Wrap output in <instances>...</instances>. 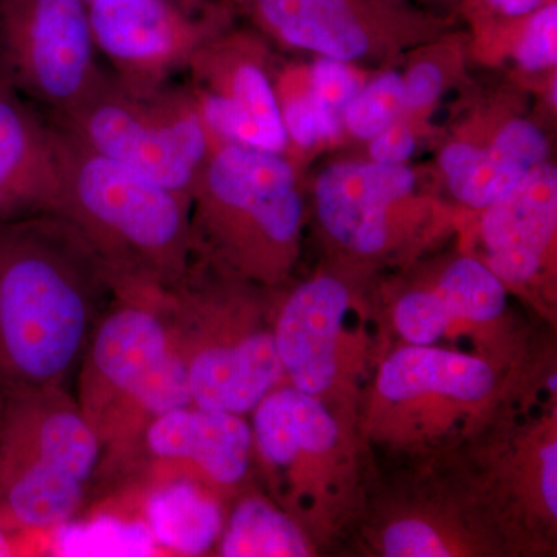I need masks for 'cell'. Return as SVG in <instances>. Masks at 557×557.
<instances>
[{"instance_id": "cell-1", "label": "cell", "mask_w": 557, "mask_h": 557, "mask_svg": "<svg viewBox=\"0 0 557 557\" xmlns=\"http://www.w3.org/2000/svg\"><path fill=\"white\" fill-rule=\"evenodd\" d=\"M113 295L108 267L69 220L0 223V397L69 388Z\"/></svg>"}, {"instance_id": "cell-2", "label": "cell", "mask_w": 557, "mask_h": 557, "mask_svg": "<svg viewBox=\"0 0 557 557\" xmlns=\"http://www.w3.org/2000/svg\"><path fill=\"white\" fill-rule=\"evenodd\" d=\"M57 126L64 175L58 215L89 242L113 284L177 285L193 259L188 197Z\"/></svg>"}, {"instance_id": "cell-3", "label": "cell", "mask_w": 557, "mask_h": 557, "mask_svg": "<svg viewBox=\"0 0 557 557\" xmlns=\"http://www.w3.org/2000/svg\"><path fill=\"white\" fill-rule=\"evenodd\" d=\"M75 399L100 440L101 468L127 453L156 418L193 405L166 289L115 287L81 358Z\"/></svg>"}, {"instance_id": "cell-4", "label": "cell", "mask_w": 557, "mask_h": 557, "mask_svg": "<svg viewBox=\"0 0 557 557\" xmlns=\"http://www.w3.org/2000/svg\"><path fill=\"white\" fill-rule=\"evenodd\" d=\"M102 463L69 388L0 397V527L46 533L78 518Z\"/></svg>"}, {"instance_id": "cell-5", "label": "cell", "mask_w": 557, "mask_h": 557, "mask_svg": "<svg viewBox=\"0 0 557 557\" xmlns=\"http://www.w3.org/2000/svg\"><path fill=\"white\" fill-rule=\"evenodd\" d=\"M50 119L83 145L188 199L209 157L208 129L193 94L171 83L137 91L101 72L75 104Z\"/></svg>"}, {"instance_id": "cell-6", "label": "cell", "mask_w": 557, "mask_h": 557, "mask_svg": "<svg viewBox=\"0 0 557 557\" xmlns=\"http://www.w3.org/2000/svg\"><path fill=\"white\" fill-rule=\"evenodd\" d=\"M300 215L302 203L287 161L234 143L209 153L190 190V240L214 237L242 258L258 259V248L289 244Z\"/></svg>"}, {"instance_id": "cell-7", "label": "cell", "mask_w": 557, "mask_h": 557, "mask_svg": "<svg viewBox=\"0 0 557 557\" xmlns=\"http://www.w3.org/2000/svg\"><path fill=\"white\" fill-rule=\"evenodd\" d=\"M84 0H0V86L49 109L70 108L102 70Z\"/></svg>"}, {"instance_id": "cell-8", "label": "cell", "mask_w": 557, "mask_h": 557, "mask_svg": "<svg viewBox=\"0 0 557 557\" xmlns=\"http://www.w3.org/2000/svg\"><path fill=\"white\" fill-rule=\"evenodd\" d=\"M252 443L242 416L189 405L156 418L98 478H134L132 487L141 494L175 479L194 480L211 491L236 486L247 475Z\"/></svg>"}, {"instance_id": "cell-9", "label": "cell", "mask_w": 557, "mask_h": 557, "mask_svg": "<svg viewBox=\"0 0 557 557\" xmlns=\"http://www.w3.org/2000/svg\"><path fill=\"white\" fill-rule=\"evenodd\" d=\"M87 10L95 47L112 64L113 76L137 91L170 84L214 21L193 16L172 0H94Z\"/></svg>"}, {"instance_id": "cell-10", "label": "cell", "mask_w": 557, "mask_h": 557, "mask_svg": "<svg viewBox=\"0 0 557 557\" xmlns=\"http://www.w3.org/2000/svg\"><path fill=\"white\" fill-rule=\"evenodd\" d=\"M62 188L57 124L0 86V223L58 214Z\"/></svg>"}, {"instance_id": "cell-11", "label": "cell", "mask_w": 557, "mask_h": 557, "mask_svg": "<svg viewBox=\"0 0 557 557\" xmlns=\"http://www.w3.org/2000/svg\"><path fill=\"white\" fill-rule=\"evenodd\" d=\"M197 83L193 94L208 131L234 145L278 153L287 129L265 72L252 61H236L220 73L193 53L188 65Z\"/></svg>"}, {"instance_id": "cell-12", "label": "cell", "mask_w": 557, "mask_h": 557, "mask_svg": "<svg viewBox=\"0 0 557 557\" xmlns=\"http://www.w3.org/2000/svg\"><path fill=\"white\" fill-rule=\"evenodd\" d=\"M416 175L401 164H333L318 180L319 218L341 244L362 255L386 245V212L408 196Z\"/></svg>"}, {"instance_id": "cell-13", "label": "cell", "mask_w": 557, "mask_h": 557, "mask_svg": "<svg viewBox=\"0 0 557 557\" xmlns=\"http://www.w3.org/2000/svg\"><path fill=\"white\" fill-rule=\"evenodd\" d=\"M348 307L341 282L321 277L304 284L285 304L274 344L293 387L310 395L329 391L336 376V344Z\"/></svg>"}, {"instance_id": "cell-14", "label": "cell", "mask_w": 557, "mask_h": 557, "mask_svg": "<svg viewBox=\"0 0 557 557\" xmlns=\"http://www.w3.org/2000/svg\"><path fill=\"white\" fill-rule=\"evenodd\" d=\"M557 222V172L539 164L483 219L490 270L509 284L530 281L541 267Z\"/></svg>"}, {"instance_id": "cell-15", "label": "cell", "mask_w": 557, "mask_h": 557, "mask_svg": "<svg viewBox=\"0 0 557 557\" xmlns=\"http://www.w3.org/2000/svg\"><path fill=\"white\" fill-rule=\"evenodd\" d=\"M183 362L193 405L236 416L258 408L285 375L270 332H256L237 346L200 351Z\"/></svg>"}, {"instance_id": "cell-16", "label": "cell", "mask_w": 557, "mask_h": 557, "mask_svg": "<svg viewBox=\"0 0 557 557\" xmlns=\"http://www.w3.org/2000/svg\"><path fill=\"white\" fill-rule=\"evenodd\" d=\"M547 139L534 124L512 121L491 148L456 143L445 149L442 168L454 196L472 208H490L544 163Z\"/></svg>"}, {"instance_id": "cell-17", "label": "cell", "mask_w": 557, "mask_h": 557, "mask_svg": "<svg viewBox=\"0 0 557 557\" xmlns=\"http://www.w3.org/2000/svg\"><path fill=\"white\" fill-rule=\"evenodd\" d=\"M269 30L299 49L339 61L361 58L369 33L358 0H247Z\"/></svg>"}, {"instance_id": "cell-18", "label": "cell", "mask_w": 557, "mask_h": 557, "mask_svg": "<svg viewBox=\"0 0 557 557\" xmlns=\"http://www.w3.org/2000/svg\"><path fill=\"white\" fill-rule=\"evenodd\" d=\"M494 373L482 359L428 346L405 347L381 369L379 388L391 401L426 394L479 401L491 394Z\"/></svg>"}, {"instance_id": "cell-19", "label": "cell", "mask_w": 557, "mask_h": 557, "mask_svg": "<svg viewBox=\"0 0 557 557\" xmlns=\"http://www.w3.org/2000/svg\"><path fill=\"white\" fill-rule=\"evenodd\" d=\"M255 412L252 440L271 467L287 468L302 453H327L338 442V424L314 395L274 388Z\"/></svg>"}, {"instance_id": "cell-20", "label": "cell", "mask_w": 557, "mask_h": 557, "mask_svg": "<svg viewBox=\"0 0 557 557\" xmlns=\"http://www.w3.org/2000/svg\"><path fill=\"white\" fill-rule=\"evenodd\" d=\"M143 518L161 552L203 556L223 530V512L211 490L189 479H175L143 494Z\"/></svg>"}, {"instance_id": "cell-21", "label": "cell", "mask_w": 557, "mask_h": 557, "mask_svg": "<svg viewBox=\"0 0 557 557\" xmlns=\"http://www.w3.org/2000/svg\"><path fill=\"white\" fill-rule=\"evenodd\" d=\"M51 555L65 557L159 556V544L145 518L101 511L70 520L53 531Z\"/></svg>"}, {"instance_id": "cell-22", "label": "cell", "mask_w": 557, "mask_h": 557, "mask_svg": "<svg viewBox=\"0 0 557 557\" xmlns=\"http://www.w3.org/2000/svg\"><path fill=\"white\" fill-rule=\"evenodd\" d=\"M223 557H302L307 544L298 527L269 502L249 497L231 515L220 534Z\"/></svg>"}, {"instance_id": "cell-23", "label": "cell", "mask_w": 557, "mask_h": 557, "mask_svg": "<svg viewBox=\"0 0 557 557\" xmlns=\"http://www.w3.org/2000/svg\"><path fill=\"white\" fill-rule=\"evenodd\" d=\"M450 317L474 322L493 321L505 310L500 278L474 259H460L443 274L437 289Z\"/></svg>"}, {"instance_id": "cell-24", "label": "cell", "mask_w": 557, "mask_h": 557, "mask_svg": "<svg viewBox=\"0 0 557 557\" xmlns=\"http://www.w3.org/2000/svg\"><path fill=\"white\" fill-rule=\"evenodd\" d=\"M405 106L403 79L397 73H386L358 91L348 104L346 121L357 137L372 139L395 123Z\"/></svg>"}, {"instance_id": "cell-25", "label": "cell", "mask_w": 557, "mask_h": 557, "mask_svg": "<svg viewBox=\"0 0 557 557\" xmlns=\"http://www.w3.org/2000/svg\"><path fill=\"white\" fill-rule=\"evenodd\" d=\"M357 94L358 81L343 61L327 57L314 64L309 98L321 121L324 138L338 137L348 104Z\"/></svg>"}, {"instance_id": "cell-26", "label": "cell", "mask_w": 557, "mask_h": 557, "mask_svg": "<svg viewBox=\"0 0 557 557\" xmlns=\"http://www.w3.org/2000/svg\"><path fill=\"white\" fill-rule=\"evenodd\" d=\"M453 319L435 292L410 293L395 310L398 332L413 346L434 344L445 335Z\"/></svg>"}, {"instance_id": "cell-27", "label": "cell", "mask_w": 557, "mask_h": 557, "mask_svg": "<svg viewBox=\"0 0 557 557\" xmlns=\"http://www.w3.org/2000/svg\"><path fill=\"white\" fill-rule=\"evenodd\" d=\"M520 64L527 70L552 67L557 61L556 2L528 14L525 33L518 49Z\"/></svg>"}, {"instance_id": "cell-28", "label": "cell", "mask_w": 557, "mask_h": 557, "mask_svg": "<svg viewBox=\"0 0 557 557\" xmlns=\"http://www.w3.org/2000/svg\"><path fill=\"white\" fill-rule=\"evenodd\" d=\"M387 557H449L448 548L434 528L420 520H401L384 534Z\"/></svg>"}, {"instance_id": "cell-29", "label": "cell", "mask_w": 557, "mask_h": 557, "mask_svg": "<svg viewBox=\"0 0 557 557\" xmlns=\"http://www.w3.org/2000/svg\"><path fill=\"white\" fill-rule=\"evenodd\" d=\"M284 126L289 131L292 137L306 148L324 138L321 121L311 104L309 95L306 98L288 102L284 113Z\"/></svg>"}, {"instance_id": "cell-30", "label": "cell", "mask_w": 557, "mask_h": 557, "mask_svg": "<svg viewBox=\"0 0 557 557\" xmlns=\"http://www.w3.org/2000/svg\"><path fill=\"white\" fill-rule=\"evenodd\" d=\"M416 139L408 127L392 124L386 131L373 138L370 152L376 163L401 164L412 157Z\"/></svg>"}, {"instance_id": "cell-31", "label": "cell", "mask_w": 557, "mask_h": 557, "mask_svg": "<svg viewBox=\"0 0 557 557\" xmlns=\"http://www.w3.org/2000/svg\"><path fill=\"white\" fill-rule=\"evenodd\" d=\"M405 84V102L412 109L424 108L431 104L437 98L442 90V72L437 65L424 64L416 65L408 75Z\"/></svg>"}, {"instance_id": "cell-32", "label": "cell", "mask_w": 557, "mask_h": 557, "mask_svg": "<svg viewBox=\"0 0 557 557\" xmlns=\"http://www.w3.org/2000/svg\"><path fill=\"white\" fill-rule=\"evenodd\" d=\"M542 494L553 516L557 515V443L541 450Z\"/></svg>"}, {"instance_id": "cell-33", "label": "cell", "mask_w": 557, "mask_h": 557, "mask_svg": "<svg viewBox=\"0 0 557 557\" xmlns=\"http://www.w3.org/2000/svg\"><path fill=\"white\" fill-rule=\"evenodd\" d=\"M491 10L508 17H527L555 0H483Z\"/></svg>"}, {"instance_id": "cell-34", "label": "cell", "mask_w": 557, "mask_h": 557, "mask_svg": "<svg viewBox=\"0 0 557 557\" xmlns=\"http://www.w3.org/2000/svg\"><path fill=\"white\" fill-rule=\"evenodd\" d=\"M172 2L177 3L180 9L188 11L193 16L207 17V20H214L219 10L215 0H172Z\"/></svg>"}, {"instance_id": "cell-35", "label": "cell", "mask_w": 557, "mask_h": 557, "mask_svg": "<svg viewBox=\"0 0 557 557\" xmlns=\"http://www.w3.org/2000/svg\"><path fill=\"white\" fill-rule=\"evenodd\" d=\"M16 549L13 547V541H11V534L9 531L3 530L0 527V556H14Z\"/></svg>"}, {"instance_id": "cell-36", "label": "cell", "mask_w": 557, "mask_h": 557, "mask_svg": "<svg viewBox=\"0 0 557 557\" xmlns=\"http://www.w3.org/2000/svg\"><path fill=\"white\" fill-rule=\"evenodd\" d=\"M547 384H548V387L552 388V391H557V376L556 375L549 376Z\"/></svg>"}, {"instance_id": "cell-37", "label": "cell", "mask_w": 557, "mask_h": 557, "mask_svg": "<svg viewBox=\"0 0 557 557\" xmlns=\"http://www.w3.org/2000/svg\"><path fill=\"white\" fill-rule=\"evenodd\" d=\"M84 2L87 3V5H89L90 2H94V0H84Z\"/></svg>"}]
</instances>
